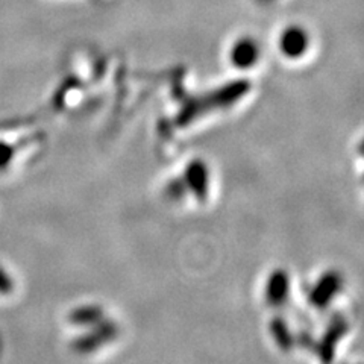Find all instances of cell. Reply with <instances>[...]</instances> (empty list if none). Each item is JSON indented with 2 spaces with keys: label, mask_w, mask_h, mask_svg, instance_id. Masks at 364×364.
I'll return each instance as SVG.
<instances>
[{
  "label": "cell",
  "mask_w": 364,
  "mask_h": 364,
  "mask_svg": "<svg viewBox=\"0 0 364 364\" xmlns=\"http://www.w3.org/2000/svg\"><path fill=\"white\" fill-rule=\"evenodd\" d=\"M310 48V36L301 26H290L282 32L279 38V49L284 56L290 60H299Z\"/></svg>",
  "instance_id": "1"
},
{
  "label": "cell",
  "mask_w": 364,
  "mask_h": 364,
  "mask_svg": "<svg viewBox=\"0 0 364 364\" xmlns=\"http://www.w3.org/2000/svg\"><path fill=\"white\" fill-rule=\"evenodd\" d=\"M259 46L254 38H240L238 41L234 43L231 53H230V60L231 63L240 68V70H247V68L254 67L258 60H259Z\"/></svg>",
  "instance_id": "2"
},
{
  "label": "cell",
  "mask_w": 364,
  "mask_h": 364,
  "mask_svg": "<svg viewBox=\"0 0 364 364\" xmlns=\"http://www.w3.org/2000/svg\"><path fill=\"white\" fill-rule=\"evenodd\" d=\"M184 182V181H182ZM184 184L191 190L195 191V195L198 198H205L208 193V184H210V173H208V167L202 163L200 159H195L191 161L186 170V182Z\"/></svg>",
  "instance_id": "3"
},
{
  "label": "cell",
  "mask_w": 364,
  "mask_h": 364,
  "mask_svg": "<svg viewBox=\"0 0 364 364\" xmlns=\"http://www.w3.org/2000/svg\"><path fill=\"white\" fill-rule=\"evenodd\" d=\"M289 293V278L284 272H277L269 278L267 296L272 305H282Z\"/></svg>",
  "instance_id": "4"
},
{
  "label": "cell",
  "mask_w": 364,
  "mask_h": 364,
  "mask_svg": "<svg viewBox=\"0 0 364 364\" xmlns=\"http://www.w3.org/2000/svg\"><path fill=\"white\" fill-rule=\"evenodd\" d=\"M338 290V278L334 275H328L325 278L321 279V282L317 284V287H314L313 290V296L311 301L313 305H326V302H329V299L333 298L336 294V291Z\"/></svg>",
  "instance_id": "5"
},
{
  "label": "cell",
  "mask_w": 364,
  "mask_h": 364,
  "mask_svg": "<svg viewBox=\"0 0 364 364\" xmlns=\"http://www.w3.org/2000/svg\"><path fill=\"white\" fill-rule=\"evenodd\" d=\"M13 289H14L13 278L8 275V272L5 269L0 267V294L11 293Z\"/></svg>",
  "instance_id": "6"
},
{
  "label": "cell",
  "mask_w": 364,
  "mask_h": 364,
  "mask_svg": "<svg viewBox=\"0 0 364 364\" xmlns=\"http://www.w3.org/2000/svg\"><path fill=\"white\" fill-rule=\"evenodd\" d=\"M261 2H272V0H261Z\"/></svg>",
  "instance_id": "7"
}]
</instances>
